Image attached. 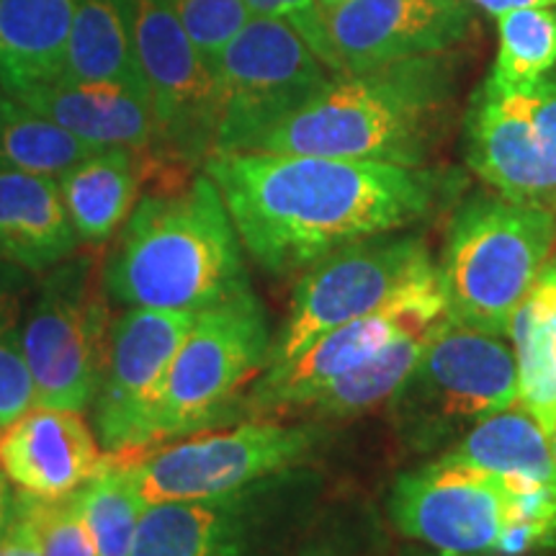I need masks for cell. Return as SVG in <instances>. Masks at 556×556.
I'll list each match as a JSON object with an SVG mask.
<instances>
[{
  "label": "cell",
  "mask_w": 556,
  "mask_h": 556,
  "mask_svg": "<svg viewBox=\"0 0 556 556\" xmlns=\"http://www.w3.org/2000/svg\"><path fill=\"white\" fill-rule=\"evenodd\" d=\"M242 248L294 276L353 242L402 232L454 204L464 176L422 165L278 152H214L204 163Z\"/></svg>",
  "instance_id": "6da1fadb"
},
{
  "label": "cell",
  "mask_w": 556,
  "mask_h": 556,
  "mask_svg": "<svg viewBox=\"0 0 556 556\" xmlns=\"http://www.w3.org/2000/svg\"><path fill=\"white\" fill-rule=\"evenodd\" d=\"M458 73L462 60L443 52L332 75L253 150L422 168L454 122Z\"/></svg>",
  "instance_id": "7a4b0ae2"
},
{
  "label": "cell",
  "mask_w": 556,
  "mask_h": 556,
  "mask_svg": "<svg viewBox=\"0 0 556 556\" xmlns=\"http://www.w3.org/2000/svg\"><path fill=\"white\" fill-rule=\"evenodd\" d=\"M103 287L124 307L197 315L250 287L238 229L206 173L137 201L103 266Z\"/></svg>",
  "instance_id": "3957f363"
},
{
  "label": "cell",
  "mask_w": 556,
  "mask_h": 556,
  "mask_svg": "<svg viewBox=\"0 0 556 556\" xmlns=\"http://www.w3.org/2000/svg\"><path fill=\"white\" fill-rule=\"evenodd\" d=\"M556 214L477 191L456 206L435 263L446 315L507 338L533 283L554 258Z\"/></svg>",
  "instance_id": "277c9868"
},
{
  "label": "cell",
  "mask_w": 556,
  "mask_h": 556,
  "mask_svg": "<svg viewBox=\"0 0 556 556\" xmlns=\"http://www.w3.org/2000/svg\"><path fill=\"white\" fill-rule=\"evenodd\" d=\"M516 402L518 366L510 340L446 317L387 407L402 448L438 456Z\"/></svg>",
  "instance_id": "5b68a950"
},
{
  "label": "cell",
  "mask_w": 556,
  "mask_h": 556,
  "mask_svg": "<svg viewBox=\"0 0 556 556\" xmlns=\"http://www.w3.org/2000/svg\"><path fill=\"white\" fill-rule=\"evenodd\" d=\"M131 24L155 124L150 150L137 155L139 178L150 191L184 189L217 148V80L168 0H135Z\"/></svg>",
  "instance_id": "8992f818"
},
{
  "label": "cell",
  "mask_w": 556,
  "mask_h": 556,
  "mask_svg": "<svg viewBox=\"0 0 556 556\" xmlns=\"http://www.w3.org/2000/svg\"><path fill=\"white\" fill-rule=\"evenodd\" d=\"M387 520L417 546L448 556H500L513 526L556 507V490H526L492 471L435 456L397 475Z\"/></svg>",
  "instance_id": "52a82bcc"
},
{
  "label": "cell",
  "mask_w": 556,
  "mask_h": 556,
  "mask_svg": "<svg viewBox=\"0 0 556 556\" xmlns=\"http://www.w3.org/2000/svg\"><path fill=\"white\" fill-rule=\"evenodd\" d=\"M270 340L266 307L253 287L199 312L170 366L155 443L245 415L248 384L266 368Z\"/></svg>",
  "instance_id": "ba28073f"
},
{
  "label": "cell",
  "mask_w": 556,
  "mask_h": 556,
  "mask_svg": "<svg viewBox=\"0 0 556 556\" xmlns=\"http://www.w3.org/2000/svg\"><path fill=\"white\" fill-rule=\"evenodd\" d=\"M106 296L103 268L90 255L41 274L21 323L39 407L83 413L93 405L111 330Z\"/></svg>",
  "instance_id": "9c48e42d"
},
{
  "label": "cell",
  "mask_w": 556,
  "mask_h": 556,
  "mask_svg": "<svg viewBox=\"0 0 556 556\" xmlns=\"http://www.w3.org/2000/svg\"><path fill=\"white\" fill-rule=\"evenodd\" d=\"M433 270L426 238L400 232L358 240L312 263L294 287L281 330L270 340L266 368L294 358L325 332L387 307Z\"/></svg>",
  "instance_id": "30bf717a"
},
{
  "label": "cell",
  "mask_w": 556,
  "mask_h": 556,
  "mask_svg": "<svg viewBox=\"0 0 556 556\" xmlns=\"http://www.w3.org/2000/svg\"><path fill=\"white\" fill-rule=\"evenodd\" d=\"M325 441L328 428L317 420L296 426L250 420L219 433L204 430L150 456L124 462L131 464L139 495L148 505L189 503L229 495L266 477L307 467Z\"/></svg>",
  "instance_id": "8fae6325"
},
{
  "label": "cell",
  "mask_w": 556,
  "mask_h": 556,
  "mask_svg": "<svg viewBox=\"0 0 556 556\" xmlns=\"http://www.w3.org/2000/svg\"><path fill=\"white\" fill-rule=\"evenodd\" d=\"M462 150L500 197L556 214V67L516 86L484 78L464 114Z\"/></svg>",
  "instance_id": "7c38bea8"
},
{
  "label": "cell",
  "mask_w": 556,
  "mask_h": 556,
  "mask_svg": "<svg viewBox=\"0 0 556 556\" xmlns=\"http://www.w3.org/2000/svg\"><path fill=\"white\" fill-rule=\"evenodd\" d=\"M208 67L222 101L214 152L253 150L332 78L294 26L270 16L250 18Z\"/></svg>",
  "instance_id": "4fadbf2b"
},
{
  "label": "cell",
  "mask_w": 556,
  "mask_h": 556,
  "mask_svg": "<svg viewBox=\"0 0 556 556\" xmlns=\"http://www.w3.org/2000/svg\"><path fill=\"white\" fill-rule=\"evenodd\" d=\"M319 484L299 467L222 497L148 505L129 556H258L278 526L315 503Z\"/></svg>",
  "instance_id": "5bb4252c"
},
{
  "label": "cell",
  "mask_w": 556,
  "mask_h": 556,
  "mask_svg": "<svg viewBox=\"0 0 556 556\" xmlns=\"http://www.w3.org/2000/svg\"><path fill=\"white\" fill-rule=\"evenodd\" d=\"M197 312L129 307L111 323L93 397L96 438L109 456L135 458L155 446L157 415L178 348Z\"/></svg>",
  "instance_id": "9a60e30c"
},
{
  "label": "cell",
  "mask_w": 556,
  "mask_h": 556,
  "mask_svg": "<svg viewBox=\"0 0 556 556\" xmlns=\"http://www.w3.org/2000/svg\"><path fill=\"white\" fill-rule=\"evenodd\" d=\"M443 317H448L446 302L438 270H433L392 299L387 307L325 332L283 364L263 368L245 394V415L296 413L312 394L364 364L402 330L428 328Z\"/></svg>",
  "instance_id": "2e32d148"
},
{
  "label": "cell",
  "mask_w": 556,
  "mask_h": 556,
  "mask_svg": "<svg viewBox=\"0 0 556 556\" xmlns=\"http://www.w3.org/2000/svg\"><path fill=\"white\" fill-rule=\"evenodd\" d=\"M319 13L332 75L454 52L477 26L469 0H343Z\"/></svg>",
  "instance_id": "e0dca14e"
},
{
  "label": "cell",
  "mask_w": 556,
  "mask_h": 556,
  "mask_svg": "<svg viewBox=\"0 0 556 556\" xmlns=\"http://www.w3.org/2000/svg\"><path fill=\"white\" fill-rule=\"evenodd\" d=\"M106 462L93 430L70 409H29L0 433V469L34 497L73 495Z\"/></svg>",
  "instance_id": "ac0fdd59"
},
{
  "label": "cell",
  "mask_w": 556,
  "mask_h": 556,
  "mask_svg": "<svg viewBox=\"0 0 556 556\" xmlns=\"http://www.w3.org/2000/svg\"><path fill=\"white\" fill-rule=\"evenodd\" d=\"M21 106L58 122L99 150L122 148L142 155L152 144V111L148 96L103 83L52 80L13 99Z\"/></svg>",
  "instance_id": "d6986e66"
},
{
  "label": "cell",
  "mask_w": 556,
  "mask_h": 556,
  "mask_svg": "<svg viewBox=\"0 0 556 556\" xmlns=\"http://www.w3.org/2000/svg\"><path fill=\"white\" fill-rule=\"evenodd\" d=\"M78 248L60 180L0 168V261L45 274Z\"/></svg>",
  "instance_id": "ffe728a7"
},
{
  "label": "cell",
  "mask_w": 556,
  "mask_h": 556,
  "mask_svg": "<svg viewBox=\"0 0 556 556\" xmlns=\"http://www.w3.org/2000/svg\"><path fill=\"white\" fill-rule=\"evenodd\" d=\"M78 0H0V83L16 99L60 80Z\"/></svg>",
  "instance_id": "44dd1931"
},
{
  "label": "cell",
  "mask_w": 556,
  "mask_h": 556,
  "mask_svg": "<svg viewBox=\"0 0 556 556\" xmlns=\"http://www.w3.org/2000/svg\"><path fill=\"white\" fill-rule=\"evenodd\" d=\"M131 21L135 0H78L60 80L103 83L148 96Z\"/></svg>",
  "instance_id": "7402d4cb"
},
{
  "label": "cell",
  "mask_w": 556,
  "mask_h": 556,
  "mask_svg": "<svg viewBox=\"0 0 556 556\" xmlns=\"http://www.w3.org/2000/svg\"><path fill=\"white\" fill-rule=\"evenodd\" d=\"M438 456L486 469L526 490H556L548 433L520 402L486 417Z\"/></svg>",
  "instance_id": "603a6c76"
},
{
  "label": "cell",
  "mask_w": 556,
  "mask_h": 556,
  "mask_svg": "<svg viewBox=\"0 0 556 556\" xmlns=\"http://www.w3.org/2000/svg\"><path fill=\"white\" fill-rule=\"evenodd\" d=\"M142 189L137 155L122 148L96 150L60 178V191L78 240L101 245L114 238Z\"/></svg>",
  "instance_id": "cb8c5ba5"
},
{
  "label": "cell",
  "mask_w": 556,
  "mask_h": 556,
  "mask_svg": "<svg viewBox=\"0 0 556 556\" xmlns=\"http://www.w3.org/2000/svg\"><path fill=\"white\" fill-rule=\"evenodd\" d=\"M446 319V317H443ZM438 328H407L397 338H392L381 351L366 358L364 364L330 381L317 394L296 409L299 415H309V420H343V417H358L371 413L397 394L405 379L413 374L422 351H426L430 336Z\"/></svg>",
  "instance_id": "d4e9b609"
},
{
  "label": "cell",
  "mask_w": 556,
  "mask_h": 556,
  "mask_svg": "<svg viewBox=\"0 0 556 556\" xmlns=\"http://www.w3.org/2000/svg\"><path fill=\"white\" fill-rule=\"evenodd\" d=\"M518 366V402L546 433L556 426V332L548 312L533 294L526 296L507 328Z\"/></svg>",
  "instance_id": "484cf974"
},
{
  "label": "cell",
  "mask_w": 556,
  "mask_h": 556,
  "mask_svg": "<svg viewBox=\"0 0 556 556\" xmlns=\"http://www.w3.org/2000/svg\"><path fill=\"white\" fill-rule=\"evenodd\" d=\"M80 507L99 556H129L144 503L131 464L111 456L99 475L78 490Z\"/></svg>",
  "instance_id": "4316f807"
},
{
  "label": "cell",
  "mask_w": 556,
  "mask_h": 556,
  "mask_svg": "<svg viewBox=\"0 0 556 556\" xmlns=\"http://www.w3.org/2000/svg\"><path fill=\"white\" fill-rule=\"evenodd\" d=\"M99 148L60 127L37 111L16 103L0 127V168L62 178Z\"/></svg>",
  "instance_id": "83f0119b"
},
{
  "label": "cell",
  "mask_w": 556,
  "mask_h": 556,
  "mask_svg": "<svg viewBox=\"0 0 556 556\" xmlns=\"http://www.w3.org/2000/svg\"><path fill=\"white\" fill-rule=\"evenodd\" d=\"M500 50L486 78L533 83L556 67V11L546 5L516 9L497 16Z\"/></svg>",
  "instance_id": "f1b7e54d"
},
{
  "label": "cell",
  "mask_w": 556,
  "mask_h": 556,
  "mask_svg": "<svg viewBox=\"0 0 556 556\" xmlns=\"http://www.w3.org/2000/svg\"><path fill=\"white\" fill-rule=\"evenodd\" d=\"M16 510L31 523L45 556H99L78 492L65 497H34L18 490Z\"/></svg>",
  "instance_id": "f546056e"
},
{
  "label": "cell",
  "mask_w": 556,
  "mask_h": 556,
  "mask_svg": "<svg viewBox=\"0 0 556 556\" xmlns=\"http://www.w3.org/2000/svg\"><path fill=\"white\" fill-rule=\"evenodd\" d=\"M197 50L212 62L253 18L245 0H168Z\"/></svg>",
  "instance_id": "4dcf8cb0"
},
{
  "label": "cell",
  "mask_w": 556,
  "mask_h": 556,
  "mask_svg": "<svg viewBox=\"0 0 556 556\" xmlns=\"http://www.w3.org/2000/svg\"><path fill=\"white\" fill-rule=\"evenodd\" d=\"M253 16L281 18L294 26L299 37L309 45L319 62L330 70V47L323 29V13H319L317 0H245Z\"/></svg>",
  "instance_id": "1f68e13d"
},
{
  "label": "cell",
  "mask_w": 556,
  "mask_h": 556,
  "mask_svg": "<svg viewBox=\"0 0 556 556\" xmlns=\"http://www.w3.org/2000/svg\"><path fill=\"white\" fill-rule=\"evenodd\" d=\"M377 523L368 513L345 518L343 523L299 548L294 556H379Z\"/></svg>",
  "instance_id": "d6a6232c"
},
{
  "label": "cell",
  "mask_w": 556,
  "mask_h": 556,
  "mask_svg": "<svg viewBox=\"0 0 556 556\" xmlns=\"http://www.w3.org/2000/svg\"><path fill=\"white\" fill-rule=\"evenodd\" d=\"M0 556H45L31 523L16 510V503H13L11 523L0 536Z\"/></svg>",
  "instance_id": "836d02e7"
},
{
  "label": "cell",
  "mask_w": 556,
  "mask_h": 556,
  "mask_svg": "<svg viewBox=\"0 0 556 556\" xmlns=\"http://www.w3.org/2000/svg\"><path fill=\"white\" fill-rule=\"evenodd\" d=\"M531 294L536 296L541 302V307L548 312V317H552V325H554V332H556V258L548 261L546 268L541 270L536 283H533Z\"/></svg>",
  "instance_id": "e575fe53"
},
{
  "label": "cell",
  "mask_w": 556,
  "mask_h": 556,
  "mask_svg": "<svg viewBox=\"0 0 556 556\" xmlns=\"http://www.w3.org/2000/svg\"><path fill=\"white\" fill-rule=\"evenodd\" d=\"M475 9H482L490 16H500V13L516 11V9H531V5H556V0H469Z\"/></svg>",
  "instance_id": "d590c367"
},
{
  "label": "cell",
  "mask_w": 556,
  "mask_h": 556,
  "mask_svg": "<svg viewBox=\"0 0 556 556\" xmlns=\"http://www.w3.org/2000/svg\"><path fill=\"white\" fill-rule=\"evenodd\" d=\"M13 503H16V495L11 492L9 477H5L3 469H0V536H3V531L9 528L13 518Z\"/></svg>",
  "instance_id": "8d00e7d4"
},
{
  "label": "cell",
  "mask_w": 556,
  "mask_h": 556,
  "mask_svg": "<svg viewBox=\"0 0 556 556\" xmlns=\"http://www.w3.org/2000/svg\"><path fill=\"white\" fill-rule=\"evenodd\" d=\"M13 106H16V101H13V96L3 88V83H0V127H3L5 119H9Z\"/></svg>",
  "instance_id": "74e56055"
},
{
  "label": "cell",
  "mask_w": 556,
  "mask_h": 556,
  "mask_svg": "<svg viewBox=\"0 0 556 556\" xmlns=\"http://www.w3.org/2000/svg\"><path fill=\"white\" fill-rule=\"evenodd\" d=\"M400 556H448V554L430 552V548H426V546H405V548H402Z\"/></svg>",
  "instance_id": "f35d334b"
},
{
  "label": "cell",
  "mask_w": 556,
  "mask_h": 556,
  "mask_svg": "<svg viewBox=\"0 0 556 556\" xmlns=\"http://www.w3.org/2000/svg\"><path fill=\"white\" fill-rule=\"evenodd\" d=\"M548 443H552V458H554V469H556V426L552 433H548Z\"/></svg>",
  "instance_id": "ab89813d"
},
{
  "label": "cell",
  "mask_w": 556,
  "mask_h": 556,
  "mask_svg": "<svg viewBox=\"0 0 556 556\" xmlns=\"http://www.w3.org/2000/svg\"><path fill=\"white\" fill-rule=\"evenodd\" d=\"M338 3H343V0H317L319 9H332V5H338Z\"/></svg>",
  "instance_id": "60d3db41"
}]
</instances>
